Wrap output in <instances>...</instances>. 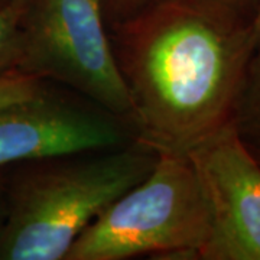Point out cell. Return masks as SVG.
Segmentation results:
<instances>
[{"mask_svg":"<svg viewBox=\"0 0 260 260\" xmlns=\"http://www.w3.org/2000/svg\"><path fill=\"white\" fill-rule=\"evenodd\" d=\"M155 2H158V0H100V5H102L106 22H107V16H109L110 23H112L116 20L129 18Z\"/></svg>","mask_w":260,"mask_h":260,"instance_id":"cell-10","label":"cell"},{"mask_svg":"<svg viewBox=\"0 0 260 260\" xmlns=\"http://www.w3.org/2000/svg\"><path fill=\"white\" fill-rule=\"evenodd\" d=\"M135 142L127 121L48 91L0 109V168L120 148Z\"/></svg>","mask_w":260,"mask_h":260,"instance_id":"cell-6","label":"cell"},{"mask_svg":"<svg viewBox=\"0 0 260 260\" xmlns=\"http://www.w3.org/2000/svg\"><path fill=\"white\" fill-rule=\"evenodd\" d=\"M210 211L203 260H260V164L234 123L188 152Z\"/></svg>","mask_w":260,"mask_h":260,"instance_id":"cell-5","label":"cell"},{"mask_svg":"<svg viewBox=\"0 0 260 260\" xmlns=\"http://www.w3.org/2000/svg\"><path fill=\"white\" fill-rule=\"evenodd\" d=\"M217 2H220L221 5L236 10V12H239L242 15H246V10H247L249 6L257 3V0H217ZM257 8H259V3H257Z\"/></svg>","mask_w":260,"mask_h":260,"instance_id":"cell-11","label":"cell"},{"mask_svg":"<svg viewBox=\"0 0 260 260\" xmlns=\"http://www.w3.org/2000/svg\"><path fill=\"white\" fill-rule=\"evenodd\" d=\"M233 123L249 146L260 148V39L244 73Z\"/></svg>","mask_w":260,"mask_h":260,"instance_id":"cell-7","label":"cell"},{"mask_svg":"<svg viewBox=\"0 0 260 260\" xmlns=\"http://www.w3.org/2000/svg\"><path fill=\"white\" fill-rule=\"evenodd\" d=\"M0 211H2V210H0ZM0 215H2V213H0ZM0 227H2V225H0Z\"/></svg>","mask_w":260,"mask_h":260,"instance_id":"cell-15","label":"cell"},{"mask_svg":"<svg viewBox=\"0 0 260 260\" xmlns=\"http://www.w3.org/2000/svg\"><path fill=\"white\" fill-rule=\"evenodd\" d=\"M29 0H0V6H6L12 3H28Z\"/></svg>","mask_w":260,"mask_h":260,"instance_id":"cell-13","label":"cell"},{"mask_svg":"<svg viewBox=\"0 0 260 260\" xmlns=\"http://www.w3.org/2000/svg\"><path fill=\"white\" fill-rule=\"evenodd\" d=\"M247 145V143H246ZM249 146V145H247ZM249 149H250L251 152H253V155L256 156V159L259 160V164H260V148H254V146H249Z\"/></svg>","mask_w":260,"mask_h":260,"instance_id":"cell-14","label":"cell"},{"mask_svg":"<svg viewBox=\"0 0 260 260\" xmlns=\"http://www.w3.org/2000/svg\"><path fill=\"white\" fill-rule=\"evenodd\" d=\"M156 153L152 171L84 229L65 260L200 259L210 237V211L194 165L188 153Z\"/></svg>","mask_w":260,"mask_h":260,"instance_id":"cell-3","label":"cell"},{"mask_svg":"<svg viewBox=\"0 0 260 260\" xmlns=\"http://www.w3.org/2000/svg\"><path fill=\"white\" fill-rule=\"evenodd\" d=\"M83 155L32 162L19 178L0 227V259L65 260L84 229L139 184L158 156L139 142Z\"/></svg>","mask_w":260,"mask_h":260,"instance_id":"cell-2","label":"cell"},{"mask_svg":"<svg viewBox=\"0 0 260 260\" xmlns=\"http://www.w3.org/2000/svg\"><path fill=\"white\" fill-rule=\"evenodd\" d=\"M251 25H253V35H254V41L257 44V41L260 39V6L259 9L256 10L253 20H251Z\"/></svg>","mask_w":260,"mask_h":260,"instance_id":"cell-12","label":"cell"},{"mask_svg":"<svg viewBox=\"0 0 260 260\" xmlns=\"http://www.w3.org/2000/svg\"><path fill=\"white\" fill-rule=\"evenodd\" d=\"M16 70L65 84L130 124L132 100L100 0H29Z\"/></svg>","mask_w":260,"mask_h":260,"instance_id":"cell-4","label":"cell"},{"mask_svg":"<svg viewBox=\"0 0 260 260\" xmlns=\"http://www.w3.org/2000/svg\"><path fill=\"white\" fill-rule=\"evenodd\" d=\"M28 3L0 6V74L16 70L20 55V26Z\"/></svg>","mask_w":260,"mask_h":260,"instance_id":"cell-8","label":"cell"},{"mask_svg":"<svg viewBox=\"0 0 260 260\" xmlns=\"http://www.w3.org/2000/svg\"><path fill=\"white\" fill-rule=\"evenodd\" d=\"M47 88L45 80L19 70L0 74V109L37 95Z\"/></svg>","mask_w":260,"mask_h":260,"instance_id":"cell-9","label":"cell"},{"mask_svg":"<svg viewBox=\"0 0 260 260\" xmlns=\"http://www.w3.org/2000/svg\"><path fill=\"white\" fill-rule=\"evenodd\" d=\"M135 142L188 153L233 123L256 47L251 18L217 0H158L110 23Z\"/></svg>","mask_w":260,"mask_h":260,"instance_id":"cell-1","label":"cell"}]
</instances>
